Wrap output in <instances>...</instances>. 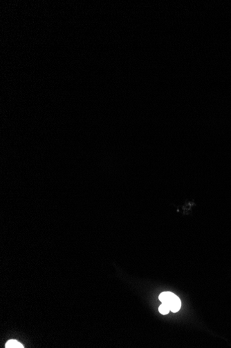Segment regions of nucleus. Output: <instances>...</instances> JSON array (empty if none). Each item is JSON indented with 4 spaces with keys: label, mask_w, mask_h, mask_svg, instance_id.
I'll return each mask as SVG.
<instances>
[{
    "label": "nucleus",
    "mask_w": 231,
    "mask_h": 348,
    "mask_svg": "<svg viewBox=\"0 0 231 348\" xmlns=\"http://www.w3.org/2000/svg\"><path fill=\"white\" fill-rule=\"evenodd\" d=\"M158 298L162 303L166 305L170 309V312L177 313L181 309V300L173 293L165 291V292L160 293Z\"/></svg>",
    "instance_id": "f257e3e1"
},
{
    "label": "nucleus",
    "mask_w": 231,
    "mask_h": 348,
    "mask_svg": "<svg viewBox=\"0 0 231 348\" xmlns=\"http://www.w3.org/2000/svg\"><path fill=\"white\" fill-rule=\"evenodd\" d=\"M6 348H23L22 344L15 340H10L6 344Z\"/></svg>",
    "instance_id": "f03ea898"
},
{
    "label": "nucleus",
    "mask_w": 231,
    "mask_h": 348,
    "mask_svg": "<svg viewBox=\"0 0 231 348\" xmlns=\"http://www.w3.org/2000/svg\"><path fill=\"white\" fill-rule=\"evenodd\" d=\"M158 311H159L160 314H163V315H166V314H169V312H170V309L163 303L160 305Z\"/></svg>",
    "instance_id": "7ed1b4c3"
}]
</instances>
